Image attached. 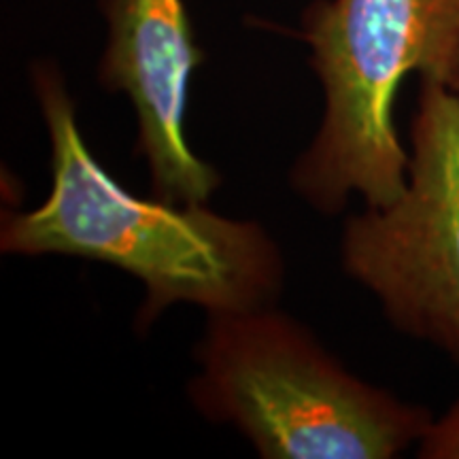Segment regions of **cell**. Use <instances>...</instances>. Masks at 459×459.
Returning <instances> with one entry per match:
<instances>
[{"label":"cell","mask_w":459,"mask_h":459,"mask_svg":"<svg viewBox=\"0 0 459 459\" xmlns=\"http://www.w3.org/2000/svg\"><path fill=\"white\" fill-rule=\"evenodd\" d=\"M32 85L51 141V189L39 209L4 221V254L74 255L132 274L145 287L136 313L141 330L179 302L209 315L273 307L285 266L266 230L204 203L130 194L83 143L60 71L39 62Z\"/></svg>","instance_id":"6da1fadb"},{"label":"cell","mask_w":459,"mask_h":459,"mask_svg":"<svg viewBox=\"0 0 459 459\" xmlns=\"http://www.w3.org/2000/svg\"><path fill=\"white\" fill-rule=\"evenodd\" d=\"M189 400L266 459H392L432 417L351 375L311 332L273 307L209 315Z\"/></svg>","instance_id":"7a4b0ae2"},{"label":"cell","mask_w":459,"mask_h":459,"mask_svg":"<svg viewBox=\"0 0 459 459\" xmlns=\"http://www.w3.org/2000/svg\"><path fill=\"white\" fill-rule=\"evenodd\" d=\"M302 39L324 88V119L296 160L291 186L319 213L349 196L385 206L406 186L409 152L394 99L409 74L449 88L459 54V0H315Z\"/></svg>","instance_id":"3957f363"},{"label":"cell","mask_w":459,"mask_h":459,"mask_svg":"<svg viewBox=\"0 0 459 459\" xmlns=\"http://www.w3.org/2000/svg\"><path fill=\"white\" fill-rule=\"evenodd\" d=\"M341 257L402 334L459 364V100L445 83L421 82L406 186L349 217Z\"/></svg>","instance_id":"277c9868"},{"label":"cell","mask_w":459,"mask_h":459,"mask_svg":"<svg viewBox=\"0 0 459 459\" xmlns=\"http://www.w3.org/2000/svg\"><path fill=\"white\" fill-rule=\"evenodd\" d=\"M107 45L99 77L128 96L139 122V152L158 198L206 203L221 177L186 139L189 79L203 62L183 0H102Z\"/></svg>","instance_id":"5b68a950"},{"label":"cell","mask_w":459,"mask_h":459,"mask_svg":"<svg viewBox=\"0 0 459 459\" xmlns=\"http://www.w3.org/2000/svg\"><path fill=\"white\" fill-rule=\"evenodd\" d=\"M417 455L423 459H459V402L443 417L432 419L419 440Z\"/></svg>","instance_id":"8992f818"},{"label":"cell","mask_w":459,"mask_h":459,"mask_svg":"<svg viewBox=\"0 0 459 459\" xmlns=\"http://www.w3.org/2000/svg\"><path fill=\"white\" fill-rule=\"evenodd\" d=\"M449 90L457 96V100H459V54H457V62H455V71H453V77L449 82Z\"/></svg>","instance_id":"52a82bcc"}]
</instances>
